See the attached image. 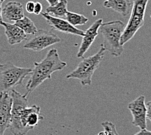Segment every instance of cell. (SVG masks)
<instances>
[{
	"label": "cell",
	"instance_id": "1",
	"mask_svg": "<svg viewBox=\"0 0 151 135\" xmlns=\"http://www.w3.org/2000/svg\"><path fill=\"white\" fill-rule=\"evenodd\" d=\"M10 94L12 102L9 129L14 135H26L44 120L40 114V107L35 105L29 106L27 96L14 89Z\"/></svg>",
	"mask_w": 151,
	"mask_h": 135
},
{
	"label": "cell",
	"instance_id": "2",
	"mask_svg": "<svg viewBox=\"0 0 151 135\" xmlns=\"http://www.w3.org/2000/svg\"><path fill=\"white\" fill-rule=\"evenodd\" d=\"M67 65V62L60 59L58 50L55 48L50 49L42 61L34 63V68L26 86L27 92L25 94L27 96L46 80L51 79L54 72L63 70Z\"/></svg>",
	"mask_w": 151,
	"mask_h": 135
},
{
	"label": "cell",
	"instance_id": "3",
	"mask_svg": "<svg viewBox=\"0 0 151 135\" xmlns=\"http://www.w3.org/2000/svg\"><path fill=\"white\" fill-rule=\"evenodd\" d=\"M126 25L121 20L110 21L102 23L99 33L103 38V45L106 51L113 56H121L124 51L123 46L121 44V39Z\"/></svg>",
	"mask_w": 151,
	"mask_h": 135
},
{
	"label": "cell",
	"instance_id": "4",
	"mask_svg": "<svg viewBox=\"0 0 151 135\" xmlns=\"http://www.w3.org/2000/svg\"><path fill=\"white\" fill-rule=\"evenodd\" d=\"M105 51V48L101 44L99 51L96 54L87 58H83L76 68L67 75L66 78L79 80L82 86L91 85L93 75L102 61Z\"/></svg>",
	"mask_w": 151,
	"mask_h": 135
},
{
	"label": "cell",
	"instance_id": "5",
	"mask_svg": "<svg viewBox=\"0 0 151 135\" xmlns=\"http://www.w3.org/2000/svg\"><path fill=\"white\" fill-rule=\"evenodd\" d=\"M31 71V68L18 67L11 62L0 64V94L9 92L22 84Z\"/></svg>",
	"mask_w": 151,
	"mask_h": 135
},
{
	"label": "cell",
	"instance_id": "6",
	"mask_svg": "<svg viewBox=\"0 0 151 135\" xmlns=\"http://www.w3.org/2000/svg\"><path fill=\"white\" fill-rule=\"evenodd\" d=\"M149 0H132L133 6L130 13V18L126 25L124 32L121 39V44L124 46L133 39L135 34L143 26L146 8Z\"/></svg>",
	"mask_w": 151,
	"mask_h": 135
},
{
	"label": "cell",
	"instance_id": "7",
	"mask_svg": "<svg viewBox=\"0 0 151 135\" xmlns=\"http://www.w3.org/2000/svg\"><path fill=\"white\" fill-rule=\"evenodd\" d=\"M61 40L52 31L38 29L33 36L27 39L24 48L30 49L35 52H40L48 47L60 43Z\"/></svg>",
	"mask_w": 151,
	"mask_h": 135
},
{
	"label": "cell",
	"instance_id": "8",
	"mask_svg": "<svg viewBox=\"0 0 151 135\" xmlns=\"http://www.w3.org/2000/svg\"><path fill=\"white\" fill-rule=\"evenodd\" d=\"M145 97L141 95L129 103L128 109L130 111L133 117L132 124L135 127L140 129H147V109Z\"/></svg>",
	"mask_w": 151,
	"mask_h": 135
},
{
	"label": "cell",
	"instance_id": "9",
	"mask_svg": "<svg viewBox=\"0 0 151 135\" xmlns=\"http://www.w3.org/2000/svg\"><path fill=\"white\" fill-rule=\"evenodd\" d=\"M41 14L46 20V23L49 25L53 30L58 31L66 34H74V35L78 36H83L85 31L72 26L66 20L60 18L54 17L53 16L47 14L46 12H42Z\"/></svg>",
	"mask_w": 151,
	"mask_h": 135
},
{
	"label": "cell",
	"instance_id": "10",
	"mask_svg": "<svg viewBox=\"0 0 151 135\" xmlns=\"http://www.w3.org/2000/svg\"><path fill=\"white\" fill-rule=\"evenodd\" d=\"M12 97L9 92L0 94V135H5L11 118Z\"/></svg>",
	"mask_w": 151,
	"mask_h": 135
},
{
	"label": "cell",
	"instance_id": "11",
	"mask_svg": "<svg viewBox=\"0 0 151 135\" xmlns=\"http://www.w3.org/2000/svg\"><path fill=\"white\" fill-rule=\"evenodd\" d=\"M102 23V19H98L85 31V34L82 37V41L76 55L78 58L84 57V55L89 50L96 36L99 35V29Z\"/></svg>",
	"mask_w": 151,
	"mask_h": 135
},
{
	"label": "cell",
	"instance_id": "12",
	"mask_svg": "<svg viewBox=\"0 0 151 135\" xmlns=\"http://www.w3.org/2000/svg\"><path fill=\"white\" fill-rule=\"evenodd\" d=\"M1 26L5 28V34L10 45L18 44L27 39V34L14 24H12L4 21Z\"/></svg>",
	"mask_w": 151,
	"mask_h": 135
},
{
	"label": "cell",
	"instance_id": "13",
	"mask_svg": "<svg viewBox=\"0 0 151 135\" xmlns=\"http://www.w3.org/2000/svg\"><path fill=\"white\" fill-rule=\"evenodd\" d=\"M2 16L7 20L14 22L20 20L25 16L22 4L17 1L8 2L2 9Z\"/></svg>",
	"mask_w": 151,
	"mask_h": 135
},
{
	"label": "cell",
	"instance_id": "14",
	"mask_svg": "<svg viewBox=\"0 0 151 135\" xmlns=\"http://www.w3.org/2000/svg\"><path fill=\"white\" fill-rule=\"evenodd\" d=\"M103 5L118 12L122 16L127 17L131 13L133 1L132 0H106Z\"/></svg>",
	"mask_w": 151,
	"mask_h": 135
},
{
	"label": "cell",
	"instance_id": "15",
	"mask_svg": "<svg viewBox=\"0 0 151 135\" xmlns=\"http://www.w3.org/2000/svg\"><path fill=\"white\" fill-rule=\"evenodd\" d=\"M68 1L67 0H60L58 4L55 6H49L46 9L47 14L57 18H65L68 12L67 9Z\"/></svg>",
	"mask_w": 151,
	"mask_h": 135
},
{
	"label": "cell",
	"instance_id": "16",
	"mask_svg": "<svg viewBox=\"0 0 151 135\" xmlns=\"http://www.w3.org/2000/svg\"><path fill=\"white\" fill-rule=\"evenodd\" d=\"M15 25H17L26 34H35L38 31L37 26L35 25L33 21L27 16H24L20 20L15 21Z\"/></svg>",
	"mask_w": 151,
	"mask_h": 135
},
{
	"label": "cell",
	"instance_id": "17",
	"mask_svg": "<svg viewBox=\"0 0 151 135\" xmlns=\"http://www.w3.org/2000/svg\"><path fill=\"white\" fill-rule=\"evenodd\" d=\"M65 18L69 24H70L72 26L76 27L78 26H83L89 21V18L82 14L69 11H68L67 14H66Z\"/></svg>",
	"mask_w": 151,
	"mask_h": 135
},
{
	"label": "cell",
	"instance_id": "18",
	"mask_svg": "<svg viewBox=\"0 0 151 135\" xmlns=\"http://www.w3.org/2000/svg\"><path fill=\"white\" fill-rule=\"evenodd\" d=\"M104 131L100 132L98 135H119L116 129L115 125L109 121H103L101 124Z\"/></svg>",
	"mask_w": 151,
	"mask_h": 135
},
{
	"label": "cell",
	"instance_id": "19",
	"mask_svg": "<svg viewBox=\"0 0 151 135\" xmlns=\"http://www.w3.org/2000/svg\"><path fill=\"white\" fill-rule=\"evenodd\" d=\"M42 12V5L40 2H35V7L33 14L39 15Z\"/></svg>",
	"mask_w": 151,
	"mask_h": 135
},
{
	"label": "cell",
	"instance_id": "20",
	"mask_svg": "<svg viewBox=\"0 0 151 135\" xmlns=\"http://www.w3.org/2000/svg\"><path fill=\"white\" fill-rule=\"evenodd\" d=\"M34 7H35V2L32 1H28L26 5V11L29 14H33L34 12Z\"/></svg>",
	"mask_w": 151,
	"mask_h": 135
},
{
	"label": "cell",
	"instance_id": "21",
	"mask_svg": "<svg viewBox=\"0 0 151 135\" xmlns=\"http://www.w3.org/2000/svg\"><path fill=\"white\" fill-rule=\"evenodd\" d=\"M145 105L147 109V119L151 122V101H148Z\"/></svg>",
	"mask_w": 151,
	"mask_h": 135
},
{
	"label": "cell",
	"instance_id": "22",
	"mask_svg": "<svg viewBox=\"0 0 151 135\" xmlns=\"http://www.w3.org/2000/svg\"><path fill=\"white\" fill-rule=\"evenodd\" d=\"M134 135H151V131L147 130V129H141Z\"/></svg>",
	"mask_w": 151,
	"mask_h": 135
},
{
	"label": "cell",
	"instance_id": "23",
	"mask_svg": "<svg viewBox=\"0 0 151 135\" xmlns=\"http://www.w3.org/2000/svg\"><path fill=\"white\" fill-rule=\"evenodd\" d=\"M46 1L48 3L50 6H55L59 2L60 0H46Z\"/></svg>",
	"mask_w": 151,
	"mask_h": 135
},
{
	"label": "cell",
	"instance_id": "24",
	"mask_svg": "<svg viewBox=\"0 0 151 135\" xmlns=\"http://www.w3.org/2000/svg\"><path fill=\"white\" fill-rule=\"evenodd\" d=\"M4 22V18L2 16V3L0 1V25Z\"/></svg>",
	"mask_w": 151,
	"mask_h": 135
},
{
	"label": "cell",
	"instance_id": "25",
	"mask_svg": "<svg viewBox=\"0 0 151 135\" xmlns=\"http://www.w3.org/2000/svg\"><path fill=\"white\" fill-rule=\"evenodd\" d=\"M4 1H5V0H0V1H1V3H3Z\"/></svg>",
	"mask_w": 151,
	"mask_h": 135
},
{
	"label": "cell",
	"instance_id": "26",
	"mask_svg": "<svg viewBox=\"0 0 151 135\" xmlns=\"http://www.w3.org/2000/svg\"><path fill=\"white\" fill-rule=\"evenodd\" d=\"M96 135H98V134H96Z\"/></svg>",
	"mask_w": 151,
	"mask_h": 135
}]
</instances>
